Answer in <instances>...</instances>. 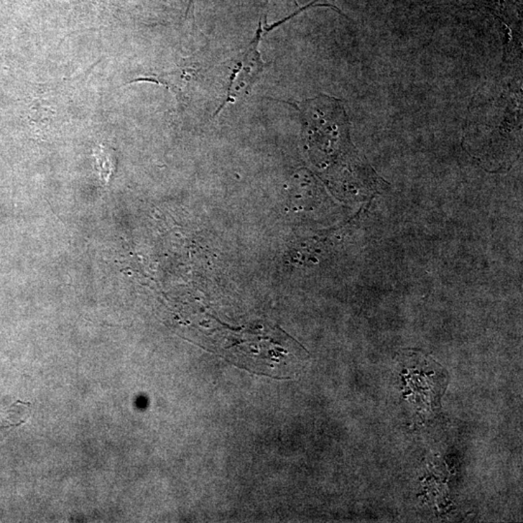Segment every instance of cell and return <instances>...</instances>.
<instances>
[{
  "label": "cell",
  "mask_w": 523,
  "mask_h": 523,
  "mask_svg": "<svg viewBox=\"0 0 523 523\" xmlns=\"http://www.w3.org/2000/svg\"><path fill=\"white\" fill-rule=\"evenodd\" d=\"M29 402H18L7 409L0 411V442L9 435L10 431L27 423L30 416Z\"/></svg>",
  "instance_id": "obj_2"
},
{
  "label": "cell",
  "mask_w": 523,
  "mask_h": 523,
  "mask_svg": "<svg viewBox=\"0 0 523 523\" xmlns=\"http://www.w3.org/2000/svg\"><path fill=\"white\" fill-rule=\"evenodd\" d=\"M269 32L267 27H263L260 20L256 37L244 48V52L238 53L237 57L224 63V68L227 70L226 76V96L225 100L222 102L216 114L220 113L224 106L228 103H234L241 96L246 95L247 91L254 85L255 81L259 78L266 63L262 60L261 53L259 52V43L263 35Z\"/></svg>",
  "instance_id": "obj_1"
}]
</instances>
